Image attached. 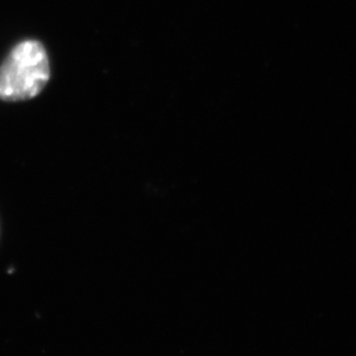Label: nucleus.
I'll list each match as a JSON object with an SVG mask.
<instances>
[{
  "instance_id": "f257e3e1",
  "label": "nucleus",
  "mask_w": 356,
  "mask_h": 356,
  "mask_svg": "<svg viewBox=\"0 0 356 356\" xmlns=\"http://www.w3.org/2000/svg\"><path fill=\"white\" fill-rule=\"evenodd\" d=\"M49 78L51 65L44 45L36 40L22 41L0 65V99H32L42 91Z\"/></svg>"
}]
</instances>
